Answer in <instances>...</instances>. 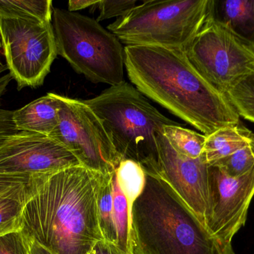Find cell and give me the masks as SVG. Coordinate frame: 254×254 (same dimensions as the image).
<instances>
[{
	"instance_id": "obj_14",
	"label": "cell",
	"mask_w": 254,
	"mask_h": 254,
	"mask_svg": "<svg viewBox=\"0 0 254 254\" xmlns=\"http://www.w3.org/2000/svg\"><path fill=\"white\" fill-rule=\"evenodd\" d=\"M60 107L58 94L50 92L13 111L12 120L18 131L49 136L58 125Z\"/></svg>"
},
{
	"instance_id": "obj_21",
	"label": "cell",
	"mask_w": 254,
	"mask_h": 254,
	"mask_svg": "<svg viewBox=\"0 0 254 254\" xmlns=\"http://www.w3.org/2000/svg\"><path fill=\"white\" fill-rule=\"evenodd\" d=\"M113 174H104L98 198V214L100 228L104 240L117 243V232L114 221L113 198Z\"/></svg>"
},
{
	"instance_id": "obj_30",
	"label": "cell",
	"mask_w": 254,
	"mask_h": 254,
	"mask_svg": "<svg viewBox=\"0 0 254 254\" xmlns=\"http://www.w3.org/2000/svg\"><path fill=\"white\" fill-rule=\"evenodd\" d=\"M13 111L0 109V129L14 126L12 120Z\"/></svg>"
},
{
	"instance_id": "obj_23",
	"label": "cell",
	"mask_w": 254,
	"mask_h": 254,
	"mask_svg": "<svg viewBox=\"0 0 254 254\" xmlns=\"http://www.w3.org/2000/svg\"><path fill=\"white\" fill-rule=\"evenodd\" d=\"M213 166L220 167L232 177L243 175L252 169L254 167V134L247 146Z\"/></svg>"
},
{
	"instance_id": "obj_18",
	"label": "cell",
	"mask_w": 254,
	"mask_h": 254,
	"mask_svg": "<svg viewBox=\"0 0 254 254\" xmlns=\"http://www.w3.org/2000/svg\"><path fill=\"white\" fill-rule=\"evenodd\" d=\"M162 133L170 146L180 155L192 159L202 156L206 139L204 134L182 128L181 125L164 127Z\"/></svg>"
},
{
	"instance_id": "obj_17",
	"label": "cell",
	"mask_w": 254,
	"mask_h": 254,
	"mask_svg": "<svg viewBox=\"0 0 254 254\" xmlns=\"http://www.w3.org/2000/svg\"><path fill=\"white\" fill-rule=\"evenodd\" d=\"M52 0H0V16L40 22H52Z\"/></svg>"
},
{
	"instance_id": "obj_33",
	"label": "cell",
	"mask_w": 254,
	"mask_h": 254,
	"mask_svg": "<svg viewBox=\"0 0 254 254\" xmlns=\"http://www.w3.org/2000/svg\"><path fill=\"white\" fill-rule=\"evenodd\" d=\"M1 39H0V49H1ZM1 65H2V64H1V63L0 62V67H1Z\"/></svg>"
},
{
	"instance_id": "obj_6",
	"label": "cell",
	"mask_w": 254,
	"mask_h": 254,
	"mask_svg": "<svg viewBox=\"0 0 254 254\" xmlns=\"http://www.w3.org/2000/svg\"><path fill=\"white\" fill-rule=\"evenodd\" d=\"M210 0H149L107 26L127 46L183 49L207 21Z\"/></svg>"
},
{
	"instance_id": "obj_32",
	"label": "cell",
	"mask_w": 254,
	"mask_h": 254,
	"mask_svg": "<svg viewBox=\"0 0 254 254\" xmlns=\"http://www.w3.org/2000/svg\"><path fill=\"white\" fill-rule=\"evenodd\" d=\"M17 131L15 126L4 128V129H0V146L2 144L3 142L4 141V140L8 136L11 135V134H14V133L17 132Z\"/></svg>"
},
{
	"instance_id": "obj_9",
	"label": "cell",
	"mask_w": 254,
	"mask_h": 254,
	"mask_svg": "<svg viewBox=\"0 0 254 254\" xmlns=\"http://www.w3.org/2000/svg\"><path fill=\"white\" fill-rule=\"evenodd\" d=\"M182 50L197 73L224 94L254 68V49L208 17Z\"/></svg>"
},
{
	"instance_id": "obj_31",
	"label": "cell",
	"mask_w": 254,
	"mask_h": 254,
	"mask_svg": "<svg viewBox=\"0 0 254 254\" xmlns=\"http://www.w3.org/2000/svg\"><path fill=\"white\" fill-rule=\"evenodd\" d=\"M25 238H26V237H25ZM27 241H28V252H29V254H55L52 253V252H49V250L45 249V248L42 247L40 245L36 243L35 241L28 240V239H27Z\"/></svg>"
},
{
	"instance_id": "obj_5",
	"label": "cell",
	"mask_w": 254,
	"mask_h": 254,
	"mask_svg": "<svg viewBox=\"0 0 254 254\" xmlns=\"http://www.w3.org/2000/svg\"><path fill=\"white\" fill-rule=\"evenodd\" d=\"M52 26L58 55L94 83L116 86L125 82V48L96 19L54 8Z\"/></svg>"
},
{
	"instance_id": "obj_24",
	"label": "cell",
	"mask_w": 254,
	"mask_h": 254,
	"mask_svg": "<svg viewBox=\"0 0 254 254\" xmlns=\"http://www.w3.org/2000/svg\"><path fill=\"white\" fill-rule=\"evenodd\" d=\"M136 0H102L98 1L95 7H98L99 16L96 19L98 22L113 17H121L135 7Z\"/></svg>"
},
{
	"instance_id": "obj_19",
	"label": "cell",
	"mask_w": 254,
	"mask_h": 254,
	"mask_svg": "<svg viewBox=\"0 0 254 254\" xmlns=\"http://www.w3.org/2000/svg\"><path fill=\"white\" fill-rule=\"evenodd\" d=\"M225 95L240 117L254 122V68L234 82Z\"/></svg>"
},
{
	"instance_id": "obj_11",
	"label": "cell",
	"mask_w": 254,
	"mask_h": 254,
	"mask_svg": "<svg viewBox=\"0 0 254 254\" xmlns=\"http://www.w3.org/2000/svg\"><path fill=\"white\" fill-rule=\"evenodd\" d=\"M80 165L74 155L49 136L17 131L0 146V174H48Z\"/></svg>"
},
{
	"instance_id": "obj_25",
	"label": "cell",
	"mask_w": 254,
	"mask_h": 254,
	"mask_svg": "<svg viewBox=\"0 0 254 254\" xmlns=\"http://www.w3.org/2000/svg\"><path fill=\"white\" fill-rule=\"evenodd\" d=\"M0 254H29L28 241L22 231L0 237Z\"/></svg>"
},
{
	"instance_id": "obj_26",
	"label": "cell",
	"mask_w": 254,
	"mask_h": 254,
	"mask_svg": "<svg viewBox=\"0 0 254 254\" xmlns=\"http://www.w3.org/2000/svg\"><path fill=\"white\" fill-rule=\"evenodd\" d=\"M36 176L37 175L0 174V195L7 192L13 188L30 183Z\"/></svg>"
},
{
	"instance_id": "obj_15",
	"label": "cell",
	"mask_w": 254,
	"mask_h": 254,
	"mask_svg": "<svg viewBox=\"0 0 254 254\" xmlns=\"http://www.w3.org/2000/svg\"><path fill=\"white\" fill-rule=\"evenodd\" d=\"M254 133L241 122L219 128L206 136L202 157L208 166L231 156L249 144Z\"/></svg>"
},
{
	"instance_id": "obj_8",
	"label": "cell",
	"mask_w": 254,
	"mask_h": 254,
	"mask_svg": "<svg viewBox=\"0 0 254 254\" xmlns=\"http://www.w3.org/2000/svg\"><path fill=\"white\" fill-rule=\"evenodd\" d=\"M58 96V123L49 137L70 151L83 167L113 174L123 159L99 118L84 101Z\"/></svg>"
},
{
	"instance_id": "obj_12",
	"label": "cell",
	"mask_w": 254,
	"mask_h": 254,
	"mask_svg": "<svg viewBox=\"0 0 254 254\" xmlns=\"http://www.w3.org/2000/svg\"><path fill=\"white\" fill-rule=\"evenodd\" d=\"M160 175L206 226L209 204L208 167L202 156L192 159L170 146L162 131L155 134Z\"/></svg>"
},
{
	"instance_id": "obj_1",
	"label": "cell",
	"mask_w": 254,
	"mask_h": 254,
	"mask_svg": "<svg viewBox=\"0 0 254 254\" xmlns=\"http://www.w3.org/2000/svg\"><path fill=\"white\" fill-rule=\"evenodd\" d=\"M104 174L83 166L39 176L25 203L21 231L55 254H89L104 240L98 198Z\"/></svg>"
},
{
	"instance_id": "obj_22",
	"label": "cell",
	"mask_w": 254,
	"mask_h": 254,
	"mask_svg": "<svg viewBox=\"0 0 254 254\" xmlns=\"http://www.w3.org/2000/svg\"><path fill=\"white\" fill-rule=\"evenodd\" d=\"M113 173V213L117 232L116 246L126 253L129 249L130 209L128 201L118 183L116 172Z\"/></svg>"
},
{
	"instance_id": "obj_10",
	"label": "cell",
	"mask_w": 254,
	"mask_h": 254,
	"mask_svg": "<svg viewBox=\"0 0 254 254\" xmlns=\"http://www.w3.org/2000/svg\"><path fill=\"white\" fill-rule=\"evenodd\" d=\"M209 204L206 228L225 243L246 225L254 196V167L238 177L228 175L217 166H209Z\"/></svg>"
},
{
	"instance_id": "obj_28",
	"label": "cell",
	"mask_w": 254,
	"mask_h": 254,
	"mask_svg": "<svg viewBox=\"0 0 254 254\" xmlns=\"http://www.w3.org/2000/svg\"><path fill=\"white\" fill-rule=\"evenodd\" d=\"M98 1L90 0H70L68 3V10L71 12L83 10L87 7H95Z\"/></svg>"
},
{
	"instance_id": "obj_2",
	"label": "cell",
	"mask_w": 254,
	"mask_h": 254,
	"mask_svg": "<svg viewBox=\"0 0 254 254\" xmlns=\"http://www.w3.org/2000/svg\"><path fill=\"white\" fill-rule=\"evenodd\" d=\"M125 59L128 79L137 90L204 136L240 123L225 94L197 73L182 49L127 46Z\"/></svg>"
},
{
	"instance_id": "obj_29",
	"label": "cell",
	"mask_w": 254,
	"mask_h": 254,
	"mask_svg": "<svg viewBox=\"0 0 254 254\" xmlns=\"http://www.w3.org/2000/svg\"><path fill=\"white\" fill-rule=\"evenodd\" d=\"M6 70H7V66L1 65V67H0V99H1L3 94L5 92L6 88H7V85L10 83L12 79L10 73L3 74V73H4Z\"/></svg>"
},
{
	"instance_id": "obj_7",
	"label": "cell",
	"mask_w": 254,
	"mask_h": 254,
	"mask_svg": "<svg viewBox=\"0 0 254 254\" xmlns=\"http://www.w3.org/2000/svg\"><path fill=\"white\" fill-rule=\"evenodd\" d=\"M0 39L17 89L43 85L58 55L52 22L0 16Z\"/></svg>"
},
{
	"instance_id": "obj_20",
	"label": "cell",
	"mask_w": 254,
	"mask_h": 254,
	"mask_svg": "<svg viewBox=\"0 0 254 254\" xmlns=\"http://www.w3.org/2000/svg\"><path fill=\"white\" fill-rule=\"evenodd\" d=\"M118 183L128 201L131 211L134 201L140 196L146 183L144 169L132 160H122L116 170Z\"/></svg>"
},
{
	"instance_id": "obj_16",
	"label": "cell",
	"mask_w": 254,
	"mask_h": 254,
	"mask_svg": "<svg viewBox=\"0 0 254 254\" xmlns=\"http://www.w3.org/2000/svg\"><path fill=\"white\" fill-rule=\"evenodd\" d=\"M39 175L30 183L13 188L0 195V237L21 231L25 203L32 195Z\"/></svg>"
},
{
	"instance_id": "obj_3",
	"label": "cell",
	"mask_w": 254,
	"mask_h": 254,
	"mask_svg": "<svg viewBox=\"0 0 254 254\" xmlns=\"http://www.w3.org/2000/svg\"><path fill=\"white\" fill-rule=\"evenodd\" d=\"M130 211L131 254H235L232 243L210 234L157 169Z\"/></svg>"
},
{
	"instance_id": "obj_27",
	"label": "cell",
	"mask_w": 254,
	"mask_h": 254,
	"mask_svg": "<svg viewBox=\"0 0 254 254\" xmlns=\"http://www.w3.org/2000/svg\"><path fill=\"white\" fill-rule=\"evenodd\" d=\"M89 254H131L123 252L114 243L102 240L98 242L94 246Z\"/></svg>"
},
{
	"instance_id": "obj_13",
	"label": "cell",
	"mask_w": 254,
	"mask_h": 254,
	"mask_svg": "<svg viewBox=\"0 0 254 254\" xmlns=\"http://www.w3.org/2000/svg\"><path fill=\"white\" fill-rule=\"evenodd\" d=\"M208 19L254 50V0H210Z\"/></svg>"
},
{
	"instance_id": "obj_4",
	"label": "cell",
	"mask_w": 254,
	"mask_h": 254,
	"mask_svg": "<svg viewBox=\"0 0 254 254\" xmlns=\"http://www.w3.org/2000/svg\"><path fill=\"white\" fill-rule=\"evenodd\" d=\"M102 122L122 159L143 169L158 168L155 134L168 125H181L158 111L132 85L124 82L85 100Z\"/></svg>"
}]
</instances>
